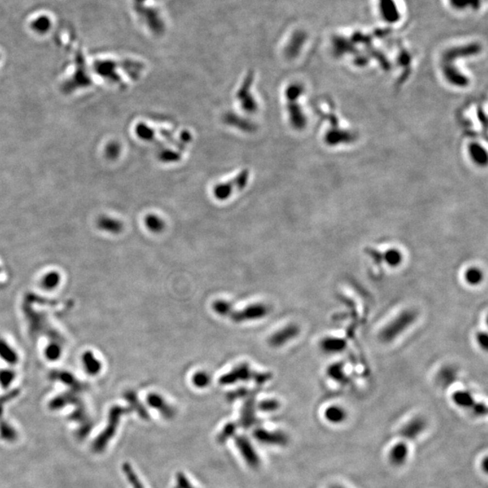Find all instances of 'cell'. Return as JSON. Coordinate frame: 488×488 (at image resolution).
Wrapping results in <instances>:
<instances>
[{
    "mask_svg": "<svg viewBox=\"0 0 488 488\" xmlns=\"http://www.w3.org/2000/svg\"><path fill=\"white\" fill-rule=\"evenodd\" d=\"M418 313L413 309H405L398 314L384 326L379 334V338L383 343H390L408 330L415 323Z\"/></svg>",
    "mask_w": 488,
    "mask_h": 488,
    "instance_id": "obj_1",
    "label": "cell"
},
{
    "mask_svg": "<svg viewBox=\"0 0 488 488\" xmlns=\"http://www.w3.org/2000/svg\"><path fill=\"white\" fill-rule=\"evenodd\" d=\"M272 379V373L269 371H255L247 363H241L234 367L232 371L223 374L219 379V384L222 385L234 384L238 382L253 381L258 385L266 384Z\"/></svg>",
    "mask_w": 488,
    "mask_h": 488,
    "instance_id": "obj_2",
    "label": "cell"
},
{
    "mask_svg": "<svg viewBox=\"0 0 488 488\" xmlns=\"http://www.w3.org/2000/svg\"><path fill=\"white\" fill-rule=\"evenodd\" d=\"M129 411L130 410H126L121 407H114L111 409L107 428L97 437L92 444V450L95 453H101L107 448L108 443L111 441L116 433L120 417Z\"/></svg>",
    "mask_w": 488,
    "mask_h": 488,
    "instance_id": "obj_3",
    "label": "cell"
},
{
    "mask_svg": "<svg viewBox=\"0 0 488 488\" xmlns=\"http://www.w3.org/2000/svg\"><path fill=\"white\" fill-rule=\"evenodd\" d=\"M250 172L248 169L241 171L234 179L227 182L221 183L215 185L214 188V195L217 200L225 201L233 194L240 191L247 185L250 179Z\"/></svg>",
    "mask_w": 488,
    "mask_h": 488,
    "instance_id": "obj_4",
    "label": "cell"
},
{
    "mask_svg": "<svg viewBox=\"0 0 488 488\" xmlns=\"http://www.w3.org/2000/svg\"><path fill=\"white\" fill-rule=\"evenodd\" d=\"M270 311L269 306L263 304V303H255L252 304L250 306H247L245 308L240 311H234L233 314L230 316V319H232L235 323H243L246 321H252V320H259L267 317Z\"/></svg>",
    "mask_w": 488,
    "mask_h": 488,
    "instance_id": "obj_5",
    "label": "cell"
},
{
    "mask_svg": "<svg viewBox=\"0 0 488 488\" xmlns=\"http://www.w3.org/2000/svg\"><path fill=\"white\" fill-rule=\"evenodd\" d=\"M253 82V74L250 72L241 84L239 91L236 94L237 100L239 101L241 107L249 113H255L258 111V102L252 94L251 88Z\"/></svg>",
    "mask_w": 488,
    "mask_h": 488,
    "instance_id": "obj_6",
    "label": "cell"
},
{
    "mask_svg": "<svg viewBox=\"0 0 488 488\" xmlns=\"http://www.w3.org/2000/svg\"><path fill=\"white\" fill-rule=\"evenodd\" d=\"M300 326L296 324H289L282 327L277 332L272 334L269 339L268 344L273 348H280L286 345L289 341L297 338L300 335Z\"/></svg>",
    "mask_w": 488,
    "mask_h": 488,
    "instance_id": "obj_7",
    "label": "cell"
},
{
    "mask_svg": "<svg viewBox=\"0 0 488 488\" xmlns=\"http://www.w3.org/2000/svg\"><path fill=\"white\" fill-rule=\"evenodd\" d=\"M427 428V421L423 417H414L400 430V435L406 440H414Z\"/></svg>",
    "mask_w": 488,
    "mask_h": 488,
    "instance_id": "obj_8",
    "label": "cell"
},
{
    "mask_svg": "<svg viewBox=\"0 0 488 488\" xmlns=\"http://www.w3.org/2000/svg\"><path fill=\"white\" fill-rule=\"evenodd\" d=\"M409 456V447L405 442L394 444L389 451L388 458L390 464L394 467H401L404 465Z\"/></svg>",
    "mask_w": 488,
    "mask_h": 488,
    "instance_id": "obj_9",
    "label": "cell"
},
{
    "mask_svg": "<svg viewBox=\"0 0 488 488\" xmlns=\"http://www.w3.org/2000/svg\"><path fill=\"white\" fill-rule=\"evenodd\" d=\"M148 404L150 407L158 410L163 416L167 419H171L175 415V410L168 404L164 398L157 393H150L148 396Z\"/></svg>",
    "mask_w": 488,
    "mask_h": 488,
    "instance_id": "obj_10",
    "label": "cell"
},
{
    "mask_svg": "<svg viewBox=\"0 0 488 488\" xmlns=\"http://www.w3.org/2000/svg\"><path fill=\"white\" fill-rule=\"evenodd\" d=\"M320 349L325 353H338L344 351L346 347L345 339L334 337H326L322 339L319 343Z\"/></svg>",
    "mask_w": 488,
    "mask_h": 488,
    "instance_id": "obj_11",
    "label": "cell"
},
{
    "mask_svg": "<svg viewBox=\"0 0 488 488\" xmlns=\"http://www.w3.org/2000/svg\"><path fill=\"white\" fill-rule=\"evenodd\" d=\"M223 121L227 125L233 126L235 128H237L239 130L245 131V132H252L256 130V127L252 121L248 120L247 118H241L236 114L227 112L223 116Z\"/></svg>",
    "mask_w": 488,
    "mask_h": 488,
    "instance_id": "obj_12",
    "label": "cell"
},
{
    "mask_svg": "<svg viewBox=\"0 0 488 488\" xmlns=\"http://www.w3.org/2000/svg\"><path fill=\"white\" fill-rule=\"evenodd\" d=\"M347 411L339 405H331L325 409L324 417L331 424H341L347 419Z\"/></svg>",
    "mask_w": 488,
    "mask_h": 488,
    "instance_id": "obj_13",
    "label": "cell"
},
{
    "mask_svg": "<svg viewBox=\"0 0 488 488\" xmlns=\"http://www.w3.org/2000/svg\"><path fill=\"white\" fill-rule=\"evenodd\" d=\"M98 226L101 230L111 234H119L123 230V223L121 221L109 216L101 217L98 221Z\"/></svg>",
    "mask_w": 488,
    "mask_h": 488,
    "instance_id": "obj_14",
    "label": "cell"
},
{
    "mask_svg": "<svg viewBox=\"0 0 488 488\" xmlns=\"http://www.w3.org/2000/svg\"><path fill=\"white\" fill-rule=\"evenodd\" d=\"M256 437L262 442L274 445H285L287 442V437L281 432H267V431H257Z\"/></svg>",
    "mask_w": 488,
    "mask_h": 488,
    "instance_id": "obj_15",
    "label": "cell"
},
{
    "mask_svg": "<svg viewBox=\"0 0 488 488\" xmlns=\"http://www.w3.org/2000/svg\"><path fill=\"white\" fill-rule=\"evenodd\" d=\"M452 401L463 409H472L475 404V399L468 390H456L452 394Z\"/></svg>",
    "mask_w": 488,
    "mask_h": 488,
    "instance_id": "obj_16",
    "label": "cell"
},
{
    "mask_svg": "<svg viewBox=\"0 0 488 488\" xmlns=\"http://www.w3.org/2000/svg\"><path fill=\"white\" fill-rule=\"evenodd\" d=\"M238 448L241 451V455L244 456L245 460L250 465H252L253 467H256L258 465L259 458H258V455H256L252 447L251 446V443L248 442L245 438H242L238 440Z\"/></svg>",
    "mask_w": 488,
    "mask_h": 488,
    "instance_id": "obj_17",
    "label": "cell"
},
{
    "mask_svg": "<svg viewBox=\"0 0 488 488\" xmlns=\"http://www.w3.org/2000/svg\"><path fill=\"white\" fill-rule=\"evenodd\" d=\"M381 10L384 19L389 22H396L399 19L397 7L392 0H382Z\"/></svg>",
    "mask_w": 488,
    "mask_h": 488,
    "instance_id": "obj_18",
    "label": "cell"
},
{
    "mask_svg": "<svg viewBox=\"0 0 488 488\" xmlns=\"http://www.w3.org/2000/svg\"><path fill=\"white\" fill-rule=\"evenodd\" d=\"M383 260L390 268H397L403 263L404 255L397 249H389L383 256Z\"/></svg>",
    "mask_w": 488,
    "mask_h": 488,
    "instance_id": "obj_19",
    "label": "cell"
},
{
    "mask_svg": "<svg viewBox=\"0 0 488 488\" xmlns=\"http://www.w3.org/2000/svg\"><path fill=\"white\" fill-rule=\"evenodd\" d=\"M328 377L331 378L334 381L339 384H345L347 382V377L344 370V365L342 364H334L331 365L326 370Z\"/></svg>",
    "mask_w": 488,
    "mask_h": 488,
    "instance_id": "obj_20",
    "label": "cell"
},
{
    "mask_svg": "<svg viewBox=\"0 0 488 488\" xmlns=\"http://www.w3.org/2000/svg\"><path fill=\"white\" fill-rule=\"evenodd\" d=\"M145 225L150 232L158 234L161 233L166 227V223L163 219L156 215H148L145 217Z\"/></svg>",
    "mask_w": 488,
    "mask_h": 488,
    "instance_id": "obj_21",
    "label": "cell"
},
{
    "mask_svg": "<svg viewBox=\"0 0 488 488\" xmlns=\"http://www.w3.org/2000/svg\"><path fill=\"white\" fill-rule=\"evenodd\" d=\"M464 279L471 286H477L484 280V273L479 268L470 267L465 271Z\"/></svg>",
    "mask_w": 488,
    "mask_h": 488,
    "instance_id": "obj_22",
    "label": "cell"
},
{
    "mask_svg": "<svg viewBox=\"0 0 488 488\" xmlns=\"http://www.w3.org/2000/svg\"><path fill=\"white\" fill-rule=\"evenodd\" d=\"M213 309L216 314L221 317L230 318V316L235 311L233 304L224 300H218L213 303Z\"/></svg>",
    "mask_w": 488,
    "mask_h": 488,
    "instance_id": "obj_23",
    "label": "cell"
},
{
    "mask_svg": "<svg viewBox=\"0 0 488 488\" xmlns=\"http://www.w3.org/2000/svg\"><path fill=\"white\" fill-rule=\"evenodd\" d=\"M0 438L7 442H14L17 439V432L9 423L3 421L0 422Z\"/></svg>",
    "mask_w": 488,
    "mask_h": 488,
    "instance_id": "obj_24",
    "label": "cell"
},
{
    "mask_svg": "<svg viewBox=\"0 0 488 488\" xmlns=\"http://www.w3.org/2000/svg\"><path fill=\"white\" fill-rule=\"evenodd\" d=\"M124 396L126 398V400L129 401V403L131 405L132 409L136 410L137 413L140 415V417H142L144 419L148 418L147 410L145 409L143 405L139 403L137 395H136V393L134 391H128V392L125 393Z\"/></svg>",
    "mask_w": 488,
    "mask_h": 488,
    "instance_id": "obj_25",
    "label": "cell"
},
{
    "mask_svg": "<svg viewBox=\"0 0 488 488\" xmlns=\"http://www.w3.org/2000/svg\"><path fill=\"white\" fill-rule=\"evenodd\" d=\"M52 26V22L48 17L42 16L39 17L37 19L33 21L31 23V28L34 32L38 34H46L50 30Z\"/></svg>",
    "mask_w": 488,
    "mask_h": 488,
    "instance_id": "obj_26",
    "label": "cell"
},
{
    "mask_svg": "<svg viewBox=\"0 0 488 488\" xmlns=\"http://www.w3.org/2000/svg\"><path fill=\"white\" fill-rule=\"evenodd\" d=\"M438 383L442 386H449L453 384L455 380V371L451 367H444L438 373Z\"/></svg>",
    "mask_w": 488,
    "mask_h": 488,
    "instance_id": "obj_27",
    "label": "cell"
},
{
    "mask_svg": "<svg viewBox=\"0 0 488 488\" xmlns=\"http://www.w3.org/2000/svg\"><path fill=\"white\" fill-rule=\"evenodd\" d=\"M211 375L204 371H197L193 376V384L197 388H205L211 384Z\"/></svg>",
    "mask_w": 488,
    "mask_h": 488,
    "instance_id": "obj_28",
    "label": "cell"
},
{
    "mask_svg": "<svg viewBox=\"0 0 488 488\" xmlns=\"http://www.w3.org/2000/svg\"><path fill=\"white\" fill-rule=\"evenodd\" d=\"M124 474L128 477L132 488H144L143 485L140 483L137 477L136 472L131 468L129 463H125L123 465Z\"/></svg>",
    "mask_w": 488,
    "mask_h": 488,
    "instance_id": "obj_29",
    "label": "cell"
},
{
    "mask_svg": "<svg viewBox=\"0 0 488 488\" xmlns=\"http://www.w3.org/2000/svg\"><path fill=\"white\" fill-rule=\"evenodd\" d=\"M84 362L88 371H90L91 374H96L98 371L101 370V363L91 353H88L87 355H85Z\"/></svg>",
    "mask_w": 488,
    "mask_h": 488,
    "instance_id": "obj_30",
    "label": "cell"
},
{
    "mask_svg": "<svg viewBox=\"0 0 488 488\" xmlns=\"http://www.w3.org/2000/svg\"><path fill=\"white\" fill-rule=\"evenodd\" d=\"M254 416V400L250 399L246 402L242 409V419L244 424L249 425V422H251L253 420Z\"/></svg>",
    "mask_w": 488,
    "mask_h": 488,
    "instance_id": "obj_31",
    "label": "cell"
},
{
    "mask_svg": "<svg viewBox=\"0 0 488 488\" xmlns=\"http://www.w3.org/2000/svg\"><path fill=\"white\" fill-rule=\"evenodd\" d=\"M259 408L262 411H275L279 410L280 403L276 400H265L259 404Z\"/></svg>",
    "mask_w": 488,
    "mask_h": 488,
    "instance_id": "obj_32",
    "label": "cell"
},
{
    "mask_svg": "<svg viewBox=\"0 0 488 488\" xmlns=\"http://www.w3.org/2000/svg\"><path fill=\"white\" fill-rule=\"evenodd\" d=\"M120 153V146L116 142L109 144L106 149V156H108L110 159H115L117 158Z\"/></svg>",
    "mask_w": 488,
    "mask_h": 488,
    "instance_id": "obj_33",
    "label": "cell"
},
{
    "mask_svg": "<svg viewBox=\"0 0 488 488\" xmlns=\"http://www.w3.org/2000/svg\"><path fill=\"white\" fill-rule=\"evenodd\" d=\"M0 354L3 356V359H6L8 362L13 363L16 361V355L13 352H10L6 343L0 342Z\"/></svg>",
    "mask_w": 488,
    "mask_h": 488,
    "instance_id": "obj_34",
    "label": "cell"
},
{
    "mask_svg": "<svg viewBox=\"0 0 488 488\" xmlns=\"http://www.w3.org/2000/svg\"><path fill=\"white\" fill-rule=\"evenodd\" d=\"M158 157L160 158L161 161H176V160H179L180 159V155L177 153H174L172 152L171 150H168L167 152L165 151H162L159 155H158Z\"/></svg>",
    "mask_w": 488,
    "mask_h": 488,
    "instance_id": "obj_35",
    "label": "cell"
},
{
    "mask_svg": "<svg viewBox=\"0 0 488 488\" xmlns=\"http://www.w3.org/2000/svg\"><path fill=\"white\" fill-rule=\"evenodd\" d=\"M137 135L141 138L143 139H151L152 137V130H150V128H148L147 126H145L144 124H139L137 126Z\"/></svg>",
    "mask_w": 488,
    "mask_h": 488,
    "instance_id": "obj_36",
    "label": "cell"
},
{
    "mask_svg": "<svg viewBox=\"0 0 488 488\" xmlns=\"http://www.w3.org/2000/svg\"><path fill=\"white\" fill-rule=\"evenodd\" d=\"M476 341L477 344L481 347L483 350L487 351L488 347V334L486 332H479L476 335Z\"/></svg>",
    "mask_w": 488,
    "mask_h": 488,
    "instance_id": "obj_37",
    "label": "cell"
},
{
    "mask_svg": "<svg viewBox=\"0 0 488 488\" xmlns=\"http://www.w3.org/2000/svg\"><path fill=\"white\" fill-rule=\"evenodd\" d=\"M58 276H57L56 274H50V275L46 276V279L44 280V285H45L46 287L50 288V287H53V286H55V285L57 284V282H58Z\"/></svg>",
    "mask_w": 488,
    "mask_h": 488,
    "instance_id": "obj_38",
    "label": "cell"
},
{
    "mask_svg": "<svg viewBox=\"0 0 488 488\" xmlns=\"http://www.w3.org/2000/svg\"><path fill=\"white\" fill-rule=\"evenodd\" d=\"M472 410L475 412V414L478 415V416H485L488 413L487 405L485 404H482V403H479V404L475 403V405L472 408Z\"/></svg>",
    "mask_w": 488,
    "mask_h": 488,
    "instance_id": "obj_39",
    "label": "cell"
},
{
    "mask_svg": "<svg viewBox=\"0 0 488 488\" xmlns=\"http://www.w3.org/2000/svg\"><path fill=\"white\" fill-rule=\"evenodd\" d=\"M13 380V374L11 372H2L0 374V383L4 388H7Z\"/></svg>",
    "mask_w": 488,
    "mask_h": 488,
    "instance_id": "obj_40",
    "label": "cell"
},
{
    "mask_svg": "<svg viewBox=\"0 0 488 488\" xmlns=\"http://www.w3.org/2000/svg\"><path fill=\"white\" fill-rule=\"evenodd\" d=\"M450 1H451L452 6L457 9H462L469 5L467 0H450Z\"/></svg>",
    "mask_w": 488,
    "mask_h": 488,
    "instance_id": "obj_41",
    "label": "cell"
},
{
    "mask_svg": "<svg viewBox=\"0 0 488 488\" xmlns=\"http://www.w3.org/2000/svg\"><path fill=\"white\" fill-rule=\"evenodd\" d=\"M468 4H470L474 8H478L480 6V1L481 0H467Z\"/></svg>",
    "mask_w": 488,
    "mask_h": 488,
    "instance_id": "obj_42",
    "label": "cell"
},
{
    "mask_svg": "<svg viewBox=\"0 0 488 488\" xmlns=\"http://www.w3.org/2000/svg\"><path fill=\"white\" fill-rule=\"evenodd\" d=\"M483 469H484V471L487 472L488 471V458L485 457L484 458V464H483Z\"/></svg>",
    "mask_w": 488,
    "mask_h": 488,
    "instance_id": "obj_43",
    "label": "cell"
},
{
    "mask_svg": "<svg viewBox=\"0 0 488 488\" xmlns=\"http://www.w3.org/2000/svg\"><path fill=\"white\" fill-rule=\"evenodd\" d=\"M345 488V487H343V486H341V485H337V484H336V485H332V486H330V488Z\"/></svg>",
    "mask_w": 488,
    "mask_h": 488,
    "instance_id": "obj_44",
    "label": "cell"
},
{
    "mask_svg": "<svg viewBox=\"0 0 488 488\" xmlns=\"http://www.w3.org/2000/svg\"><path fill=\"white\" fill-rule=\"evenodd\" d=\"M381 1H382V0H381Z\"/></svg>",
    "mask_w": 488,
    "mask_h": 488,
    "instance_id": "obj_45",
    "label": "cell"
}]
</instances>
